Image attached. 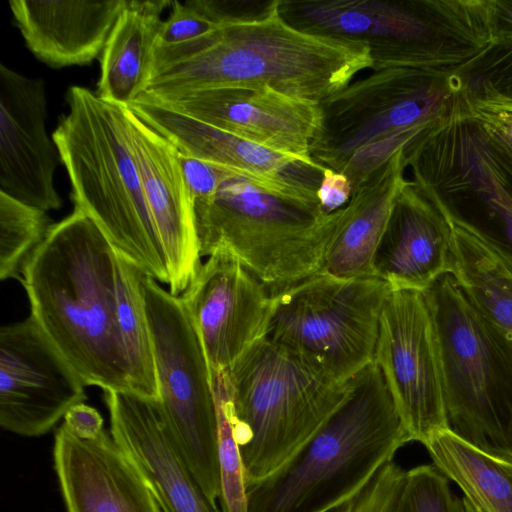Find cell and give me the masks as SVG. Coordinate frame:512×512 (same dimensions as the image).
<instances>
[{
  "instance_id": "cell-26",
  "label": "cell",
  "mask_w": 512,
  "mask_h": 512,
  "mask_svg": "<svg viewBox=\"0 0 512 512\" xmlns=\"http://www.w3.org/2000/svg\"><path fill=\"white\" fill-rule=\"evenodd\" d=\"M166 0H127L99 57L96 94L128 107L145 90Z\"/></svg>"
},
{
  "instance_id": "cell-9",
  "label": "cell",
  "mask_w": 512,
  "mask_h": 512,
  "mask_svg": "<svg viewBox=\"0 0 512 512\" xmlns=\"http://www.w3.org/2000/svg\"><path fill=\"white\" fill-rule=\"evenodd\" d=\"M424 293L437 334L448 429L512 460V366L453 274L441 276Z\"/></svg>"
},
{
  "instance_id": "cell-13",
  "label": "cell",
  "mask_w": 512,
  "mask_h": 512,
  "mask_svg": "<svg viewBox=\"0 0 512 512\" xmlns=\"http://www.w3.org/2000/svg\"><path fill=\"white\" fill-rule=\"evenodd\" d=\"M374 362L412 441L424 445L434 432L448 428L437 334L424 291L389 293Z\"/></svg>"
},
{
  "instance_id": "cell-39",
  "label": "cell",
  "mask_w": 512,
  "mask_h": 512,
  "mask_svg": "<svg viewBox=\"0 0 512 512\" xmlns=\"http://www.w3.org/2000/svg\"><path fill=\"white\" fill-rule=\"evenodd\" d=\"M493 39L512 37V0H491Z\"/></svg>"
},
{
  "instance_id": "cell-25",
  "label": "cell",
  "mask_w": 512,
  "mask_h": 512,
  "mask_svg": "<svg viewBox=\"0 0 512 512\" xmlns=\"http://www.w3.org/2000/svg\"><path fill=\"white\" fill-rule=\"evenodd\" d=\"M450 221L453 231L451 274L512 366V258L468 227Z\"/></svg>"
},
{
  "instance_id": "cell-23",
  "label": "cell",
  "mask_w": 512,
  "mask_h": 512,
  "mask_svg": "<svg viewBox=\"0 0 512 512\" xmlns=\"http://www.w3.org/2000/svg\"><path fill=\"white\" fill-rule=\"evenodd\" d=\"M127 0L27 1L9 6L28 49L52 68L99 58Z\"/></svg>"
},
{
  "instance_id": "cell-35",
  "label": "cell",
  "mask_w": 512,
  "mask_h": 512,
  "mask_svg": "<svg viewBox=\"0 0 512 512\" xmlns=\"http://www.w3.org/2000/svg\"><path fill=\"white\" fill-rule=\"evenodd\" d=\"M178 158L194 203L213 197L221 183L228 176L237 174L222 165L191 156L179 150Z\"/></svg>"
},
{
  "instance_id": "cell-1",
  "label": "cell",
  "mask_w": 512,
  "mask_h": 512,
  "mask_svg": "<svg viewBox=\"0 0 512 512\" xmlns=\"http://www.w3.org/2000/svg\"><path fill=\"white\" fill-rule=\"evenodd\" d=\"M365 69H373L365 44L301 31L281 17L277 0L264 16L181 44L154 45L141 95L162 101L210 88L265 85L321 103Z\"/></svg>"
},
{
  "instance_id": "cell-40",
  "label": "cell",
  "mask_w": 512,
  "mask_h": 512,
  "mask_svg": "<svg viewBox=\"0 0 512 512\" xmlns=\"http://www.w3.org/2000/svg\"><path fill=\"white\" fill-rule=\"evenodd\" d=\"M463 499H464V498H463ZM464 501H465V505H466V510H467V512H476V511L472 508V506L466 502V500H465V499H464Z\"/></svg>"
},
{
  "instance_id": "cell-28",
  "label": "cell",
  "mask_w": 512,
  "mask_h": 512,
  "mask_svg": "<svg viewBox=\"0 0 512 512\" xmlns=\"http://www.w3.org/2000/svg\"><path fill=\"white\" fill-rule=\"evenodd\" d=\"M143 274L117 252V319L128 359L132 392L159 400L152 339L142 289Z\"/></svg>"
},
{
  "instance_id": "cell-30",
  "label": "cell",
  "mask_w": 512,
  "mask_h": 512,
  "mask_svg": "<svg viewBox=\"0 0 512 512\" xmlns=\"http://www.w3.org/2000/svg\"><path fill=\"white\" fill-rule=\"evenodd\" d=\"M47 212L0 191V279L20 280L50 228Z\"/></svg>"
},
{
  "instance_id": "cell-8",
  "label": "cell",
  "mask_w": 512,
  "mask_h": 512,
  "mask_svg": "<svg viewBox=\"0 0 512 512\" xmlns=\"http://www.w3.org/2000/svg\"><path fill=\"white\" fill-rule=\"evenodd\" d=\"M412 182L450 220L512 258V152L478 120L454 116L404 150Z\"/></svg>"
},
{
  "instance_id": "cell-24",
  "label": "cell",
  "mask_w": 512,
  "mask_h": 512,
  "mask_svg": "<svg viewBox=\"0 0 512 512\" xmlns=\"http://www.w3.org/2000/svg\"><path fill=\"white\" fill-rule=\"evenodd\" d=\"M404 149L352 189L341 208L336 232L319 273L351 279L373 276V258L384 234L396 198L406 184Z\"/></svg>"
},
{
  "instance_id": "cell-14",
  "label": "cell",
  "mask_w": 512,
  "mask_h": 512,
  "mask_svg": "<svg viewBox=\"0 0 512 512\" xmlns=\"http://www.w3.org/2000/svg\"><path fill=\"white\" fill-rule=\"evenodd\" d=\"M86 385L30 315L0 329V426L37 437L86 399Z\"/></svg>"
},
{
  "instance_id": "cell-41",
  "label": "cell",
  "mask_w": 512,
  "mask_h": 512,
  "mask_svg": "<svg viewBox=\"0 0 512 512\" xmlns=\"http://www.w3.org/2000/svg\"><path fill=\"white\" fill-rule=\"evenodd\" d=\"M503 111H509V112H512V107H511V108L504 109Z\"/></svg>"
},
{
  "instance_id": "cell-27",
  "label": "cell",
  "mask_w": 512,
  "mask_h": 512,
  "mask_svg": "<svg viewBox=\"0 0 512 512\" xmlns=\"http://www.w3.org/2000/svg\"><path fill=\"white\" fill-rule=\"evenodd\" d=\"M424 446L476 512H512V460L489 454L448 428L434 432Z\"/></svg>"
},
{
  "instance_id": "cell-20",
  "label": "cell",
  "mask_w": 512,
  "mask_h": 512,
  "mask_svg": "<svg viewBox=\"0 0 512 512\" xmlns=\"http://www.w3.org/2000/svg\"><path fill=\"white\" fill-rule=\"evenodd\" d=\"M53 463L66 512H163L138 467L106 429L82 439L62 423L54 436Z\"/></svg>"
},
{
  "instance_id": "cell-12",
  "label": "cell",
  "mask_w": 512,
  "mask_h": 512,
  "mask_svg": "<svg viewBox=\"0 0 512 512\" xmlns=\"http://www.w3.org/2000/svg\"><path fill=\"white\" fill-rule=\"evenodd\" d=\"M322 125L310 157L341 172L359 149L396 132L459 115L451 69L388 67L320 103Z\"/></svg>"
},
{
  "instance_id": "cell-3",
  "label": "cell",
  "mask_w": 512,
  "mask_h": 512,
  "mask_svg": "<svg viewBox=\"0 0 512 512\" xmlns=\"http://www.w3.org/2000/svg\"><path fill=\"white\" fill-rule=\"evenodd\" d=\"M348 383L345 400L300 449L246 485L247 512H325L360 491L412 441L374 361Z\"/></svg>"
},
{
  "instance_id": "cell-36",
  "label": "cell",
  "mask_w": 512,
  "mask_h": 512,
  "mask_svg": "<svg viewBox=\"0 0 512 512\" xmlns=\"http://www.w3.org/2000/svg\"><path fill=\"white\" fill-rule=\"evenodd\" d=\"M352 185L349 178L330 168H324L317 190V199L322 210L332 213L343 208L350 200Z\"/></svg>"
},
{
  "instance_id": "cell-11",
  "label": "cell",
  "mask_w": 512,
  "mask_h": 512,
  "mask_svg": "<svg viewBox=\"0 0 512 512\" xmlns=\"http://www.w3.org/2000/svg\"><path fill=\"white\" fill-rule=\"evenodd\" d=\"M142 289L159 402L188 468L216 504L221 493L217 409L201 339L179 296L146 274Z\"/></svg>"
},
{
  "instance_id": "cell-7",
  "label": "cell",
  "mask_w": 512,
  "mask_h": 512,
  "mask_svg": "<svg viewBox=\"0 0 512 512\" xmlns=\"http://www.w3.org/2000/svg\"><path fill=\"white\" fill-rule=\"evenodd\" d=\"M194 212L200 256L227 249L273 296L322 270L341 209L326 213L231 174Z\"/></svg>"
},
{
  "instance_id": "cell-4",
  "label": "cell",
  "mask_w": 512,
  "mask_h": 512,
  "mask_svg": "<svg viewBox=\"0 0 512 512\" xmlns=\"http://www.w3.org/2000/svg\"><path fill=\"white\" fill-rule=\"evenodd\" d=\"M52 133L71 184L74 209L88 216L125 259L169 285L167 259L144 196L125 106L79 85Z\"/></svg>"
},
{
  "instance_id": "cell-22",
  "label": "cell",
  "mask_w": 512,
  "mask_h": 512,
  "mask_svg": "<svg viewBox=\"0 0 512 512\" xmlns=\"http://www.w3.org/2000/svg\"><path fill=\"white\" fill-rule=\"evenodd\" d=\"M453 268L449 218L408 180L394 203L373 258V276L391 290L425 291Z\"/></svg>"
},
{
  "instance_id": "cell-21",
  "label": "cell",
  "mask_w": 512,
  "mask_h": 512,
  "mask_svg": "<svg viewBox=\"0 0 512 512\" xmlns=\"http://www.w3.org/2000/svg\"><path fill=\"white\" fill-rule=\"evenodd\" d=\"M110 433L138 467L163 512H222L191 473L159 400L104 390Z\"/></svg>"
},
{
  "instance_id": "cell-34",
  "label": "cell",
  "mask_w": 512,
  "mask_h": 512,
  "mask_svg": "<svg viewBox=\"0 0 512 512\" xmlns=\"http://www.w3.org/2000/svg\"><path fill=\"white\" fill-rule=\"evenodd\" d=\"M220 26L188 1H172L171 12L163 20L155 41L158 46L181 44L219 28Z\"/></svg>"
},
{
  "instance_id": "cell-16",
  "label": "cell",
  "mask_w": 512,
  "mask_h": 512,
  "mask_svg": "<svg viewBox=\"0 0 512 512\" xmlns=\"http://www.w3.org/2000/svg\"><path fill=\"white\" fill-rule=\"evenodd\" d=\"M151 101L266 148L316 163L310 149L322 125L320 103L265 85L217 87Z\"/></svg>"
},
{
  "instance_id": "cell-42",
  "label": "cell",
  "mask_w": 512,
  "mask_h": 512,
  "mask_svg": "<svg viewBox=\"0 0 512 512\" xmlns=\"http://www.w3.org/2000/svg\"><path fill=\"white\" fill-rule=\"evenodd\" d=\"M511 437H512V432H511Z\"/></svg>"
},
{
  "instance_id": "cell-31",
  "label": "cell",
  "mask_w": 512,
  "mask_h": 512,
  "mask_svg": "<svg viewBox=\"0 0 512 512\" xmlns=\"http://www.w3.org/2000/svg\"><path fill=\"white\" fill-rule=\"evenodd\" d=\"M396 512H467L465 501L450 488L449 479L434 465L406 472Z\"/></svg>"
},
{
  "instance_id": "cell-2",
  "label": "cell",
  "mask_w": 512,
  "mask_h": 512,
  "mask_svg": "<svg viewBox=\"0 0 512 512\" xmlns=\"http://www.w3.org/2000/svg\"><path fill=\"white\" fill-rule=\"evenodd\" d=\"M116 257L97 225L74 209L51 224L20 281L31 316L86 386L132 392L117 319Z\"/></svg>"
},
{
  "instance_id": "cell-19",
  "label": "cell",
  "mask_w": 512,
  "mask_h": 512,
  "mask_svg": "<svg viewBox=\"0 0 512 512\" xmlns=\"http://www.w3.org/2000/svg\"><path fill=\"white\" fill-rule=\"evenodd\" d=\"M130 148L169 269V292L180 296L201 266L194 202L177 148L128 107Z\"/></svg>"
},
{
  "instance_id": "cell-10",
  "label": "cell",
  "mask_w": 512,
  "mask_h": 512,
  "mask_svg": "<svg viewBox=\"0 0 512 512\" xmlns=\"http://www.w3.org/2000/svg\"><path fill=\"white\" fill-rule=\"evenodd\" d=\"M390 286L375 276L317 273L271 296L264 337L305 357L339 383L374 361Z\"/></svg>"
},
{
  "instance_id": "cell-6",
  "label": "cell",
  "mask_w": 512,
  "mask_h": 512,
  "mask_svg": "<svg viewBox=\"0 0 512 512\" xmlns=\"http://www.w3.org/2000/svg\"><path fill=\"white\" fill-rule=\"evenodd\" d=\"M220 375L229 400L245 484L286 463L345 400L317 365L261 338Z\"/></svg>"
},
{
  "instance_id": "cell-38",
  "label": "cell",
  "mask_w": 512,
  "mask_h": 512,
  "mask_svg": "<svg viewBox=\"0 0 512 512\" xmlns=\"http://www.w3.org/2000/svg\"><path fill=\"white\" fill-rule=\"evenodd\" d=\"M469 117L482 123L512 152V112L482 108L474 110Z\"/></svg>"
},
{
  "instance_id": "cell-5",
  "label": "cell",
  "mask_w": 512,
  "mask_h": 512,
  "mask_svg": "<svg viewBox=\"0 0 512 512\" xmlns=\"http://www.w3.org/2000/svg\"><path fill=\"white\" fill-rule=\"evenodd\" d=\"M278 11L301 31L365 44L373 71L452 69L493 40L491 0H278Z\"/></svg>"
},
{
  "instance_id": "cell-18",
  "label": "cell",
  "mask_w": 512,
  "mask_h": 512,
  "mask_svg": "<svg viewBox=\"0 0 512 512\" xmlns=\"http://www.w3.org/2000/svg\"><path fill=\"white\" fill-rule=\"evenodd\" d=\"M46 117L43 80L1 64L0 191L47 212L62 200L54 185L59 154Z\"/></svg>"
},
{
  "instance_id": "cell-33",
  "label": "cell",
  "mask_w": 512,
  "mask_h": 512,
  "mask_svg": "<svg viewBox=\"0 0 512 512\" xmlns=\"http://www.w3.org/2000/svg\"><path fill=\"white\" fill-rule=\"evenodd\" d=\"M434 125L436 124L411 127L364 146L348 159L341 173L349 178L352 189L358 187L373 171L388 161L396 152L407 147L421 133Z\"/></svg>"
},
{
  "instance_id": "cell-32",
  "label": "cell",
  "mask_w": 512,
  "mask_h": 512,
  "mask_svg": "<svg viewBox=\"0 0 512 512\" xmlns=\"http://www.w3.org/2000/svg\"><path fill=\"white\" fill-rule=\"evenodd\" d=\"M406 472L394 460L387 462L360 491L325 512H396Z\"/></svg>"
},
{
  "instance_id": "cell-37",
  "label": "cell",
  "mask_w": 512,
  "mask_h": 512,
  "mask_svg": "<svg viewBox=\"0 0 512 512\" xmlns=\"http://www.w3.org/2000/svg\"><path fill=\"white\" fill-rule=\"evenodd\" d=\"M63 423L72 433L82 439L95 438L105 429L103 418L99 412L84 403L71 407L64 416Z\"/></svg>"
},
{
  "instance_id": "cell-29",
  "label": "cell",
  "mask_w": 512,
  "mask_h": 512,
  "mask_svg": "<svg viewBox=\"0 0 512 512\" xmlns=\"http://www.w3.org/2000/svg\"><path fill=\"white\" fill-rule=\"evenodd\" d=\"M460 116L476 109L512 107V37L490 41L467 62L451 69Z\"/></svg>"
},
{
  "instance_id": "cell-15",
  "label": "cell",
  "mask_w": 512,
  "mask_h": 512,
  "mask_svg": "<svg viewBox=\"0 0 512 512\" xmlns=\"http://www.w3.org/2000/svg\"><path fill=\"white\" fill-rule=\"evenodd\" d=\"M179 298L201 339L211 375L227 372L264 337L271 295L227 249L209 255Z\"/></svg>"
},
{
  "instance_id": "cell-17",
  "label": "cell",
  "mask_w": 512,
  "mask_h": 512,
  "mask_svg": "<svg viewBox=\"0 0 512 512\" xmlns=\"http://www.w3.org/2000/svg\"><path fill=\"white\" fill-rule=\"evenodd\" d=\"M128 108L179 151L231 169L274 193L318 202L324 167L266 148L139 96Z\"/></svg>"
}]
</instances>
